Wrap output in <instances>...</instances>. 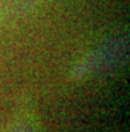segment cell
I'll return each instance as SVG.
<instances>
[{
  "instance_id": "2",
  "label": "cell",
  "mask_w": 130,
  "mask_h": 132,
  "mask_svg": "<svg viewBox=\"0 0 130 132\" xmlns=\"http://www.w3.org/2000/svg\"><path fill=\"white\" fill-rule=\"evenodd\" d=\"M36 0H0V23L19 19L33 10Z\"/></svg>"
},
{
  "instance_id": "1",
  "label": "cell",
  "mask_w": 130,
  "mask_h": 132,
  "mask_svg": "<svg viewBox=\"0 0 130 132\" xmlns=\"http://www.w3.org/2000/svg\"><path fill=\"white\" fill-rule=\"evenodd\" d=\"M127 48L124 37L110 39L100 45H97L85 56H82L72 69V77L76 80H82L96 75L98 72L106 71L124 57Z\"/></svg>"
},
{
  "instance_id": "3",
  "label": "cell",
  "mask_w": 130,
  "mask_h": 132,
  "mask_svg": "<svg viewBox=\"0 0 130 132\" xmlns=\"http://www.w3.org/2000/svg\"><path fill=\"white\" fill-rule=\"evenodd\" d=\"M5 132H39L37 127L28 119H19L13 121Z\"/></svg>"
}]
</instances>
